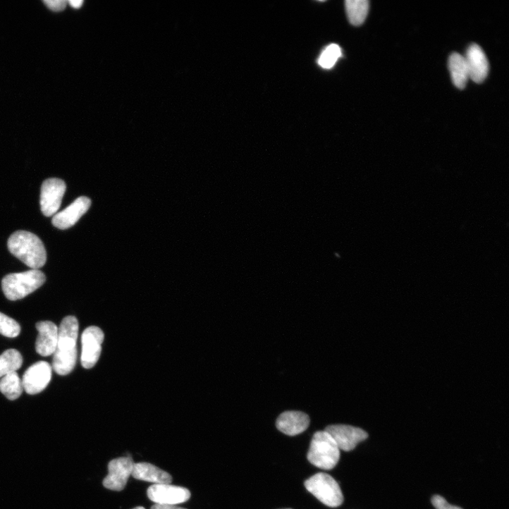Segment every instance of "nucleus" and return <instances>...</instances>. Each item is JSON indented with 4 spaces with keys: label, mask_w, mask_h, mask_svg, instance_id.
<instances>
[{
    "label": "nucleus",
    "mask_w": 509,
    "mask_h": 509,
    "mask_svg": "<svg viewBox=\"0 0 509 509\" xmlns=\"http://www.w3.org/2000/svg\"><path fill=\"white\" fill-rule=\"evenodd\" d=\"M341 56V47L337 44H331L323 51L318 63L321 68L331 69L334 67Z\"/></svg>",
    "instance_id": "obj_21"
},
{
    "label": "nucleus",
    "mask_w": 509,
    "mask_h": 509,
    "mask_svg": "<svg viewBox=\"0 0 509 509\" xmlns=\"http://www.w3.org/2000/svg\"><path fill=\"white\" fill-rule=\"evenodd\" d=\"M83 4L82 0H71V1H69L70 6L75 9H80Z\"/></svg>",
    "instance_id": "obj_26"
},
{
    "label": "nucleus",
    "mask_w": 509,
    "mask_h": 509,
    "mask_svg": "<svg viewBox=\"0 0 509 509\" xmlns=\"http://www.w3.org/2000/svg\"><path fill=\"white\" fill-rule=\"evenodd\" d=\"M91 200L87 197H78L68 207L54 215L52 223L59 229L65 230L73 226L89 210Z\"/></svg>",
    "instance_id": "obj_12"
},
{
    "label": "nucleus",
    "mask_w": 509,
    "mask_h": 509,
    "mask_svg": "<svg viewBox=\"0 0 509 509\" xmlns=\"http://www.w3.org/2000/svg\"><path fill=\"white\" fill-rule=\"evenodd\" d=\"M79 323L75 317H67L59 329V341L53 360V369L61 376L70 374L78 360L77 342Z\"/></svg>",
    "instance_id": "obj_1"
},
{
    "label": "nucleus",
    "mask_w": 509,
    "mask_h": 509,
    "mask_svg": "<svg viewBox=\"0 0 509 509\" xmlns=\"http://www.w3.org/2000/svg\"><path fill=\"white\" fill-rule=\"evenodd\" d=\"M448 70L453 85L458 89H464L470 79L465 57L457 53L451 54L448 59Z\"/></svg>",
    "instance_id": "obj_17"
},
{
    "label": "nucleus",
    "mask_w": 509,
    "mask_h": 509,
    "mask_svg": "<svg viewBox=\"0 0 509 509\" xmlns=\"http://www.w3.org/2000/svg\"><path fill=\"white\" fill-rule=\"evenodd\" d=\"M23 381L17 372L5 376L0 381V392L10 400L18 399L23 393Z\"/></svg>",
    "instance_id": "obj_19"
},
{
    "label": "nucleus",
    "mask_w": 509,
    "mask_h": 509,
    "mask_svg": "<svg viewBox=\"0 0 509 509\" xmlns=\"http://www.w3.org/2000/svg\"><path fill=\"white\" fill-rule=\"evenodd\" d=\"M133 509H145V508L144 507H142V506H138V507H136V508H133Z\"/></svg>",
    "instance_id": "obj_27"
},
{
    "label": "nucleus",
    "mask_w": 509,
    "mask_h": 509,
    "mask_svg": "<svg viewBox=\"0 0 509 509\" xmlns=\"http://www.w3.org/2000/svg\"><path fill=\"white\" fill-rule=\"evenodd\" d=\"M310 424L308 415L299 411H287L282 413L276 422L277 428L288 436H297L305 431Z\"/></svg>",
    "instance_id": "obj_15"
},
{
    "label": "nucleus",
    "mask_w": 509,
    "mask_h": 509,
    "mask_svg": "<svg viewBox=\"0 0 509 509\" xmlns=\"http://www.w3.org/2000/svg\"><path fill=\"white\" fill-rule=\"evenodd\" d=\"M21 333L20 325L13 319L0 313V334L10 338H15Z\"/></svg>",
    "instance_id": "obj_22"
},
{
    "label": "nucleus",
    "mask_w": 509,
    "mask_h": 509,
    "mask_svg": "<svg viewBox=\"0 0 509 509\" xmlns=\"http://www.w3.org/2000/svg\"><path fill=\"white\" fill-rule=\"evenodd\" d=\"M132 476L140 480L159 484H171V475L157 466L148 462L134 463Z\"/></svg>",
    "instance_id": "obj_16"
},
{
    "label": "nucleus",
    "mask_w": 509,
    "mask_h": 509,
    "mask_svg": "<svg viewBox=\"0 0 509 509\" xmlns=\"http://www.w3.org/2000/svg\"><path fill=\"white\" fill-rule=\"evenodd\" d=\"M66 191V184L61 179L49 178L43 183L40 203L44 215L51 216L57 213Z\"/></svg>",
    "instance_id": "obj_7"
},
{
    "label": "nucleus",
    "mask_w": 509,
    "mask_h": 509,
    "mask_svg": "<svg viewBox=\"0 0 509 509\" xmlns=\"http://www.w3.org/2000/svg\"><path fill=\"white\" fill-rule=\"evenodd\" d=\"M331 434L340 450L351 451L369 435L363 429L345 424L330 425L325 429Z\"/></svg>",
    "instance_id": "obj_10"
},
{
    "label": "nucleus",
    "mask_w": 509,
    "mask_h": 509,
    "mask_svg": "<svg viewBox=\"0 0 509 509\" xmlns=\"http://www.w3.org/2000/svg\"><path fill=\"white\" fill-rule=\"evenodd\" d=\"M52 367L44 361L31 366L25 373L22 380L24 390L30 395L42 393L51 381Z\"/></svg>",
    "instance_id": "obj_8"
},
{
    "label": "nucleus",
    "mask_w": 509,
    "mask_h": 509,
    "mask_svg": "<svg viewBox=\"0 0 509 509\" xmlns=\"http://www.w3.org/2000/svg\"><path fill=\"white\" fill-rule=\"evenodd\" d=\"M284 509H292V508H284Z\"/></svg>",
    "instance_id": "obj_28"
},
{
    "label": "nucleus",
    "mask_w": 509,
    "mask_h": 509,
    "mask_svg": "<svg viewBox=\"0 0 509 509\" xmlns=\"http://www.w3.org/2000/svg\"><path fill=\"white\" fill-rule=\"evenodd\" d=\"M134 463L130 457L112 460L109 463V474L103 481L104 486L114 491L123 490L132 475Z\"/></svg>",
    "instance_id": "obj_9"
},
{
    "label": "nucleus",
    "mask_w": 509,
    "mask_h": 509,
    "mask_svg": "<svg viewBox=\"0 0 509 509\" xmlns=\"http://www.w3.org/2000/svg\"><path fill=\"white\" fill-rule=\"evenodd\" d=\"M305 485L310 493L329 507H338L344 501L339 484L329 474L317 473L307 479Z\"/></svg>",
    "instance_id": "obj_5"
},
{
    "label": "nucleus",
    "mask_w": 509,
    "mask_h": 509,
    "mask_svg": "<svg viewBox=\"0 0 509 509\" xmlns=\"http://www.w3.org/2000/svg\"><path fill=\"white\" fill-rule=\"evenodd\" d=\"M104 340V332L98 327H88L82 336L81 364L85 369H92L98 362Z\"/></svg>",
    "instance_id": "obj_6"
},
{
    "label": "nucleus",
    "mask_w": 509,
    "mask_h": 509,
    "mask_svg": "<svg viewBox=\"0 0 509 509\" xmlns=\"http://www.w3.org/2000/svg\"><path fill=\"white\" fill-rule=\"evenodd\" d=\"M8 245L11 252L32 270H39L47 263L46 247L42 240L31 232H15L10 237Z\"/></svg>",
    "instance_id": "obj_2"
},
{
    "label": "nucleus",
    "mask_w": 509,
    "mask_h": 509,
    "mask_svg": "<svg viewBox=\"0 0 509 509\" xmlns=\"http://www.w3.org/2000/svg\"><path fill=\"white\" fill-rule=\"evenodd\" d=\"M431 502L436 509H462L460 507L449 504L443 497L439 495L433 496Z\"/></svg>",
    "instance_id": "obj_24"
},
{
    "label": "nucleus",
    "mask_w": 509,
    "mask_h": 509,
    "mask_svg": "<svg viewBox=\"0 0 509 509\" xmlns=\"http://www.w3.org/2000/svg\"><path fill=\"white\" fill-rule=\"evenodd\" d=\"M23 364L21 353L15 349L5 351L0 355V378L19 370Z\"/></svg>",
    "instance_id": "obj_20"
},
{
    "label": "nucleus",
    "mask_w": 509,
    "mask_h": 509,
    "mask_svg": "<svg viewBox=\"0 0 509 509\" xmlns=\"http://www.w3.org/2000/svg\"><path fill=\"white\" fill-rule=\"evenodd\" d=\"M151 509H186L181 507H178L175 505H161L155 503L151 508Z\"/></svg>",
    "instance_id": "obj_25"
},
{
    "label": "nucleus",
    "mask_w": 509,
    "mask_h": 509,
    "mask_svg": "<svg viewBox=\"0 0 509 509\" xmlns=\"http://www.w3.org/2000/svg\"><path fill=\"white\" fill-rule=\"evenodd\" d=\"M307 458L316 467L331 470L340 460L341 450L329 433L319 431L313 436Z\"/></svg>",
    "instance_id": "obj_3"
},
{
    "label": "nucleus",
    "mask_w": 509,
    "mask_h": 509,
    "mask_svg": "<svg viewBox=\"0 0 509 509\" xmlns=\"http://www.w3.org/2000/svg\"><path fill=\"white\" fill-rule=\"evenodd\" d=\"M44 4L50 11L59 13L66 8L68 2L66 0H45Z\"/></svg>",
    "instance_id": "obj_23"
},
{
    "label": "nucleus",
    "mask_w": 509,
    "mask_h": 509,
    "mask_svg": "<svg viewBox=\"0 0 509 509\" xmlns=\"http://www.w3.org/2000/svg\"><path fill=\"white\" fill-rule=\"evenodd\" d=\"M464 57L467 66L470 79L477 84L484 82L488 75L489 65L482 48L477 44L470 45Z\"/></svg>",
    "instance_id": "obj_13"
},
{
    "label": "nucleus",
    "mask_w": 509,
    "mask_h": 509,
    "mask_svg": "<svg viewBox=\"0 0 509 509\" xmlns=\"http://www.w3.org/2000/svg\"><path fill=\"white\" fill-rule=\"evenodd\" d=\"M46 281L44 273L39 270H31L6 276L2 281V288L9 300L17 301L37 290Z\"/></svg>",
    "instance_id": "obj_4"
},
{
    "label": "nucleus",
    "mask_w": 509,
    "mask_h": 509,
    "mask_svg": "<svg viewBox=\"0 0 509 509\" xmlns=\"http://www.w3.org/2000/svg\"><path fill=\"white\" fill-rule=\"evenodd\" d=\"M147 496L157 504L176 505L188 501L190 491L186 488L171 484H159L149 487Z\"/></svg>",
    "instance_id": "obj_11"
},
{
    "label": "nucleus",
    "mask_w": 509,
    "mask_h": 509,
    "mask_svg": "<svg viewBox=\"0 0 509 509\" xmlns=\"http://www.w3.org/2000/svg\"><path fill=\"white\" fill-rule=\"evenodd\" d=\"M345 8L351 25L358 27L366 20L369 11L367 0H347Z\"/></svg>",
    "instance_id": "obj_18"
},
{
    "label": "nucleus",
    "mask_w": 509,
    "mask_h": 509,
    "mask_svg": "<svg viewBox=\"0 0 509 509\" xmlns=\"http://www.w3.org/2000/svg\"><path fill=\"white\" fill-rule=\"evenodd\" d=\"M39 336L36 342V350L42 357H49L56 350L59 341V328L51 321H40L37 324Z\"/></svg>",
    "instance_id": "obj_14"
}]
</instances>
